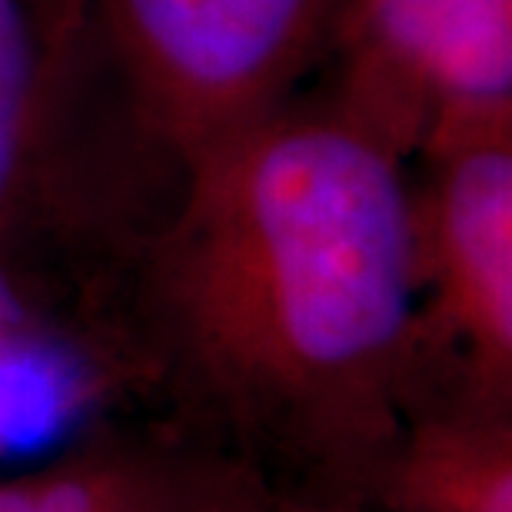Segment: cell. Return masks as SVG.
Returning <instances> with one entry per match:
<instances>
[{
	"instance_id": "1",
	"label": "cell",
	"mask_w": 512,
	"mask_h": 512,
	"mask_svg": "<svg viewBox=\"0 0 512 512\" xmlns=\"http://www.w3.org/2000/svg\"><path fill=\"white\" fill-rule=\"evenodd\" d=\"M416 300L409 163L306 87L193 163L100 323L183 423L340 503L413 416Z\"/></svg>"
},
{
	"instance_id": "2",
	"label": "cell",
	"mask_w": 512,
	"mask_h": 512,
	"mask_svg": "<svg viewBox=\"0 0 512 512\" xmlns=\"http://www.w3.org/2000/svg\"><path fill=\"white\" fill-rule=\"evenodd\" d=\"M340 0H64L90 143L133 243L213 147L316 77Z\"/></svg>"
},
{
	"instance_id": "3",
	"label": "cell",
	"mask_w": 512,
	"mask_h": 512,
	"mask_svg": "<svg viewBox=\"0 0 512 512\" xmlns=\"http://www.w3.org/2000/svg\"><path fill=\"white\" fill-rule=\"evenodd\" d=\"M419 409L509 413L512 120L433 140L409 163Z\"/></svg>"
},
{
	"instance_id": "4",
	"label": "cell",
	"mask_w": 512,
	"mask_h": 512,
	"mask_svg": "<svg viewBox=\"0 0 512 512\" xmlns=\"http://www.w3.org/2000/svg\"><path fill=\"white\" fill-rule=\"evenodd\" d=\"M130 233L97 167L64 7L0 0V260L57 296L100 310Z\"/></svg>"
},
{
	"instance_id": "5",
	"label": "cell",
	"mask_w": 512,
	"mask_h": 512,
	"mask_svg": "<svg viewBox=\"0 0 512 512\" xmlns=\"http://www.w3.org/2000/svg\"><path fill=\"white\" fill-rule=\"evenodd\" d=\"M316 90L406 163L512 120V0H340Z\"/></svg>"
},
{
	"instance_id": "6",
	"label": "cell",
	"mask_w": 512,
	"mask_h": 512,
	"mask_svg": "<svg viewBox=\"0 0 512 512\" xmlns=\"http://www.w3.org/2000/svg\"><path fill=\"white\" fill-rule=\"evenodd\" d=\"M366 496L389 512H512L509 413L419 409Z\"/></svg>"
},
{
	"instance_id": "7",
	"label": "cell",
	"mask_w": 512,
	"mask_h": 512,
	"mask_svg": "<svg viewBox=\"0 0 512 512\" xmlns=\"http://www.w3.org/2000/svg\"><path fill=\"white\" fill-rule=\"evenodd\" d=\"M193 479L153 456L94 449L0 479V512H180Z\"/></svg>"
},
{
	"instance_id": "8",
	"label": "cell",
	"mask_w": 512,
	"mask_h": 512,
	"mask_svg": "<svg viewBox=\"0 0 512 512\" xmlns=\"http://www.w3.org/2000/svg\"><path fill=\"white\" fill-rule=\"evenodd\" d=\"M57 356L110 366L94 326L57 313L54 293L0 260V373Z\"/></svg>"
},
{
	"instance_id": "9",
	"label": "cell",
	"mask_w": 512,
	"mask_h": 512,
	"mask_svg": "<svg viewBox=\"0 0 512 512\" xmlns=\"http://www.w3.org/2000/svg\"><path fill=\"white\" fill-rule=\"evenodd\" d=\"M180 512H346V509H340V503H333V499L310 503V499L273 496L256 473H250L247 479H233V473H223V476L193 479Z\"/></svg>"
},
{
	"instance_id": "10",
	"label": "cell",
	"mask_w": 512,
	"mask_h": 512,
	"mask_svg": "<svg viewBox=\"0 0 512 512\" xmlns=\"http://www.w3.org/2000/svg\"><path fill=\"white\" fill-rule=\"evenodd\" d=\"M47 4H54V7H64V0H47Z\"/></svg>"
}]
</instances>
